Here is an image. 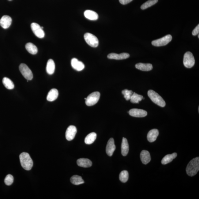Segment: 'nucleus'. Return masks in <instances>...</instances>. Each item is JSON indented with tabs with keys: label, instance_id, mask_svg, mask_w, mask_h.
I'll list each match as a JSON object with an SVG mask.
<instances>
[{
	"label": "nucleus",
	"instance_id": "423d86ee",
	"mask_svg": "<svg viewBox=\"0 0 199 199\" xmlns=\"http://www.w3.org/2000/svg\"><path fill=\"white\" fill-rule=\"evenodd\" d=\"M84 37L86 42L90 46L96 48L98 46L99 40L93 34L86 33L84 34Z\"/></svg>",
	"mask_w": 199,
	"mask_h": 199
},
{
	"label": "nucleus",
	"instance_id": "f03ea898",
	"mask_svg": "<svg viewBox=\"0 0 199 199\" xmlns=\"http://www.w3.org/2000/svg\"><path fill=\"white\" fill-rule=\"evenodd\" d=\"M20 162L23 169L30 171L33 166V161L28 153L23 152L19 156Z\"/></svg>",
	"mask_w": 199,
	"mask_h": 199
},
{
	"label": "nucleus",
	"instance_id": "9d476101",
	"mask_svg": "<svg viewBox=\"0 0 199 199\" xmlns=\"http://www.w3.org/2000/svg\"><path fill=\"white\" fill-rule=\"evenodd\" d=\"M77 133V128L75 126H70L66 130V138L68 141H71L75 138Z\"/></svg>",
	"mask_w": 199,
	"mask_h": 199
},
{
	"label": "nucleus",
	"instance_id": "f8f14e48",
	"mask_svg": "<svg viewBox=\"0 0 199 199\" xmlns=\"http://www.w3.org/2000/svg\"><path fill=\"white\" fill-rule=\"evenodd\" d=\"M115 141L113 138H111L108 140L107 145L106 146V152L107 154L109 156H111L113 155L114 152L115 151Z\"/></svg>",
	"mask_w": 199,
	"mask_h": 199
},
{
	"label": "nucleus",
	"instance_id": "b1692460",
	"mask_svg": "<svg viewBox=\"0 0 199 199\" xmlns=\"http://www.w3.org/2000/svg\"><path fill=\"white\" fill-rule=\"evenodd\" d=\"M177 156V154L174 153L172 154H169L165 156L162 159L161 163L163 164H166L172 161L174 159L176 158Z\"/></svg>",
	"mask_w": 199,
	"mask_h": 199
},
{
	"label": "nucleus",
	"instance_id": "2f4dec72",
	"mask_svg": "<svg viewBox=\"0 0 199 199\" xmlns=\"http://www.w3.org/2000/svg\"><path fill=\"white\" fill-rule=\"evenodd\" d=\"M122 93L126 100H129L131 99V96L133 95V92L132 90L125 89L122 90Z\"/></svg>",
	"mask_w": 199,
	"mask_h": 199
},
{
	"label": "nucleus",
	"instance_id": "a211bd4d",
	"mask_svg": "<svg viewBox=\"0 0 199 199\" xmlns=\"http://www.w3.org/2000/svg\"><path fill=\"white\" fill-rule=\"evenodd\" d=\"M78 166L80 167L87 168L91 167L92 163L89 159L86 158H81L78 159L77 161Z\"/></svg>",
	"mask_w": 199,
	"mask_h": 199
},
{
	"label": "nucleus",
	"instance_id": "aec40b11",
	"mask_svg": "<svg viewBox=\"0 0 199 199\" xmlns=\"http://www.w3.org/2000/svg\"><path fill=\"white\" fill-rule=\"evenodd\" d=\"M135 67L137 69L144 71H149L152 69L153 66L151 64H144L139 63L135 65Z\"/></svg>",
	"mask_w": 199,
	"mask_h": 199
},
{
	"label": "nucleus",
	"instance_id": "6e6552de",
	"mask_svg": "<svg viewBox=\"0 0 199 199\" xmlns=\"http://www.w3.org/2000/svg\"><path fill=\"white\" fill-rule=\"evenodd\" d=\"M19 69L21 74L27 80H32L33 78V74L32 72L26 64H21L20 65Z\"/></svg>",
	"mask_w": 199,
	"mask_h": 199
},
{
	"label": "nucleus",
	"instance_id": "f704fd0d",
	"mask_svg": "<svg viewBox=\"0 0 199 199\" xmlns=\"http://www.w3.org/2000/svg\"><path fill=\"white\" fill-rule=\"evenodd\" d=\"M119 1L121 4L125 5L131 2L133 0H119Z\"/></svg>",
	"mask_w": 199,
	"mask_h": 199
},
{
	"label": "nucleus",
	"instance_id": "393cba45",
	"mask_svg": "<svg viewBox=\"0 0 199 199\" xmlns=\"http://www.w3.org/2000/svg\"><path fill=\"white\" fill-rule=\"evenodd\" d=\"M26 48L28 51L32 55H35L38 52V49L35 45L31 43H28L26 45Z\"/></svg>",
	"mask_w": 199,
	"mask_h": 199
},
{
	"label": "nucleus",
	"instance_id": "c756f323",
	"mask_svg": "<svg viewBox=\"0 0 199 199\" xmlns=\"http://www.w3.org/2000/svg\"><path fill=\"white\" fill-rule=\"evenodd\" d=\"M129 178V174L127 171H122L120 173L119 175V180L123 183H125L127 182Z\"/></svg>",
	"mask_w": 199,
	"mask_h": 199
},
{
	"label": "nucleus",
	"instance_id": "e433bc0d",
	"mask_svg": "<svg viewBox=\"0 0 199 199\" xmlns=\"http://www.w3.org/2000/svg\"><path fill=\"white\" fill-rule=\"evenodd\" d=\"M9 1H11V0H9Z\"/></svg>",
	"mask_w": 199,
	"mask_h": 199
},
{
	"label": "nucleus",
	"instance_id": "1a4fd4ad",
	"mask_svg": "<svg viewBox=\"0 0 199 199\" xmlns=\"http://www.w3.org/2000/svg\"><path fill=\"white\" fill-rule=\"evenodd\" d=\"M32 30L36 37L42 39L45 36V33L43 29L39 25L35 23H32L31 25Z\"/></svg>",
	"mask_w": 199,
	"mask_h": 199
},
{
	"label": "nucleus",
	"instance_id": "6ab92c4d",
	"mask_svg": "<svg viewBox=\"0 0 199 199\" xmlns=\"http://www.w3.org/2000/svg\"><path fill=\"white\" fill-rule=\"evenodd\" d=\"M58 92L56 88L51 90L47 96V99L49 102H53L57 99L58 96Z\"/></svg>",
	"mask_w": 199,
	"mask_h": 199
},
{
	"label": "nucleus",
	"instance_id": "c85d7f7f",
	"mask_svg": "<svg viewBox=\"0 0 199 199\" xmlns=\"http://www.w3.org/2000/svg\"><path fill=\"white\" fill-rule=\"evenodd\" d=\"M143 99L142 96L139 95L135 93H134L131 96L130 100L133 103H138L139 102L141 101Z\"/></svg>",
	"mask_w": 199,
	"mask_h": 199
},
{
	"label": "nucleus",
	"instance_id": "2eb2a0df",
	"mask_svg": "<svg viewBox=\"0 0 199 199\" xmlns=\"http://www.w3.org/2000/svg\"><path fill=\"white\" fill-rule=\"evenodd\" d=\"M130 54L127 53H122L120 54L112 53L108 54L107 57L110 59L122 60L127 59L130 57Z\"/></svg>",
	"mask_w": 199,
	"mask_h": 199
},
{
	"label": "nucleus",
	"instance_id": "cd10ccee",
	"mask_svg": "<svg viewBox=\"0 0 199 199\" xmlns=\"http://www.w3.org/2000/svg\"><path fill=\"white\" fill-rule=\"evenodd\" d=\"M2 83L5 87L7 89L12 90L14 88V86L13 83L8 77L3 78L2 80Z\"/></svg>",
	"mask_w": 199,
	"mask_h": 199
},
{
	"label": "nucleus",
	"instance_id": "dca6fc26",
	"mask_svg": "<svg viewBox=\"0 0 199 199\" xmlns=\"http://www.w3.org/2000/svg\"><path fill=\"white\" fill-rule=\"evenodd\" d=\"M141 160L143 163L146 164L149 163L151 160V157L149 152L146 150H143L140 154Z\"/></svg>",
	"mask_w": 199,
	"mask_h": 199
},
{
	"label": "nucleus",
	"instance_id": "4468645a",
	"mask_svg": "<svg viewBox=\"0 0 199 199\" xmlns=\"http://www.w3.org/2000/svg\"><path fill=\"white\" fill-rule=\"evenodd\" d=\"M71 66L74 69L80 71L84 68V65L82 62L78 60L76 58H73L71 60Z\"/></svg>",
	"mask_w": 199,
	"mask_h": 199
},
{
	"label": "nucleus",
	"instance_id": "bb28decb",
	"mask_svg": "<svg viewBox=\"0 0 199 199\" xmlns=\"http://www.w3.org/2000/svg\"><path fill=\"white\" fill-rule=\"evenodd\" d=\"M70 182L72 184L75 185L84 184V182L82 177L77 175H74L72 176L70 178Z\"/></svg>",
	"mask_w": 199,
	"mask_h": 199
},
{
	"label": "nucleus",
	"instance_id": "a878e982",
	"mask_svg": "<svg viewBox=\"0 0 199 199\" xmlns=\"http://www.w3.org/2000/svg\"><path fill=\"white\" fill-rule=\"evenodd\" d=\"M97 137V134L95 133H92L88 134L84 139L85 144L90 145L93 144L95 142Z\"/></svg>",
	"mask_w": 199,
	"mask_h": 199
},
{
	"label": "nucleus",
	"instance_id": "f257e3e1",
	"mask_svg": "<svg viewBox=\"0 0 199 199\" xmlns=\"http://www.w3.org/2000/svg\"><path fill=\"white\" fill-rule=\"evenodd\" d=\"M199 170V157H197L191 160L186 167L187 174L190 176L196 175Z\"/></svg>",
	"mask_w": 199,
	"mask_h": 199
},
{
	"label": "nucleus",
	"instance_id": "4be33fe9",
	"mask_svg": "<svg viewBox=\"0 0 199 199\" xmlns=\"http://www.w3.org/2000/svg\"><path fill=\"white\" fill-rule=\"evenodd\" d=\"M122 153L124 156L127 155L129 150V144H128L127 139L125 137L122 139Z\"/></svg>",
	"mask_w": 199,
	"mask_h": 199
},
{
	"label": "nucleus",
	"instance_id": "72a5a7b5",
	"mask_svg": "<svg viewBox=\"0 0 199 199\" xmlns=\"http://www.w3.org/2000/svg\"><path fill=\"white\" fill-rule=\"evenodd\" d=\"M199 32V25L198 24L196 26L194 30H193L192 32V34L193 36H195L198 34Z\"/></svg>",
	"mask_w": 199,
	"mask_h": 199
},
{
	"label": "nucleus",
	"instance_id": "ddd939ff",
	"mask_svg": "<svg viewBox=\"0 0 199 199\" xmlns=\"http://www.w3.org/2000/svg\"><path fill=\"white\" fill-rule=\"evenodd\" d=\"M12 19L9 16L5 15L0 19V26L4 29L9 28L11 24Z\"/></svg>",
	"mask_w": 199,
	"mask_h": 199
},
{
	"label": "nucleus",
	"instance_id": "0eeeda50",
	"mask_svg": "<svg viewBox=\"0 0 199 199\" xmlns=\"http://www.w3.org/2000/svg\"><path fill=\"white\" fill-rule=\"evenodd\" d=\"M172 39V36L170 34L164 37L152 41V44L155 47H161L166 46L171 42Z\"/></svg>",
	"mask_w": 199,
	"mask_h": 199
},
{
	"label": "nucleus",
	"instance_id": "39448f33",
	"mask_svg": "<svg viewBox=\"0 0 199 199\" xmlns=\"http://www.w3.org/2000/svg\"><path fill=\"white\" fill-rule=\"evenodd\" d=\"M100 94L98 92H93L86 98L85 103L87 106H91L96 104L100 98Z\"/></svg>",
	"mask_w": 199,
	"mask_h": 199
},
{
	"label": "nucleus",
	"instance_id": "7c9ffc66",
	"mask_svg": "<svg viewBox=\"0 0 199 199\" xmlns=\"http://www.w3.org/2000/svg\"><path fill=\"white\" fill-rule=\"evenodd\" d=\"M158 0H149L145 3H144L141 6V9L142 10L146 9L149 8V7L153 6L158 2Z\"/></svg>",
	"mask_w": 199,
	"mask_h": 199
},
{
	"label": "nucleus",
	"instance_id": "f3484780",
	"mask_svg": "<svg viewBox=\"0 0 199 199\" xmlns=\"http://www.w3.org/2000/svg\"><path fill=\"white\" fill-rule=\"evenodd\" d=\"M159 134L158 130L154 129L149 132L147 135V139L150 142H153L156 140Z\"/></svg>",
	"mask_w": 199,
	"mask_h": 199
},
{
	"label": "nucleus",
	"instance_id": "c9c22d12",
	"mask_svg": "<svg viewBox=\"0 0 199 199\" xmlns=\"http://www.w3.org/2000/svg\"><path fill=\"white\" fill-rule=\"evenodd\" d=\"M198 38H199V34H198Z\"/></svg>",
	"mask_w": 199,
	"mask_h": 199
},
{
	"label": "nucleus",
	"instance_id": "20e7f679",
	"mask_svg": "<svg viewBox=\"0 0 199 199\" xmlns=\"http://www.w3.org/2000/svg\"><path fill=\"white\" fill-rule=\"evenodd\" d=\"M195 60L194 57L191 52L188 51L184 54L183 64L186 68H190L194 66Z\"/></svg>",
	"mask_w": 199,
	"mask_h": 199
},
{
	"label": "nucleus",
	"instance_id": "9b49d317",
	"mask_svg": "<svg viewBox=\"0 0 199 199\" xmlns=\"http://www.w3.org/2000/svg\"><path fill=\"white\" fill-rule=\"evenodd\" d=\"M129 113L131 116L135 117H144L147 115V112L145 110L137 108L130 110Z\"/></svg>",
	"mask_w": 199,
	"mask_h": 199
},
{
	"label": "nucleus",
	"instance_id": "7ed1b4c3",
	"mask_svg": "<svg viewBox=\"0 0 199 199\" xmlns=\"http://www.w3.org/2000/svg\"><path fill=\"white\" fill-rule=\"evenodd\" d=\"M148 96L151 100L157 105L163 107L166 106V102L160 96L153 90H150L148 92Z\"/></svg>",
	"mask_w": 199,
	"mask_h": 199
},
{
	"label": "nucleus",
	"instance_id": "412c9836",
	"mask_svg": "<svg viewBox=\"0 0 199 199\" xmlns=\"http://www.w3.org/2000/svg\"><path fill=\"white\" fill-rule=\"evenodd\" d=\"M84 16L87 19L91 21H96L99 17L97 13L91 10H86L84 12Z\"/></svg>",
	"mask_w": 199,
	"mask_h": 199
},
{
	"label": "nucleus",
	"instance_id": "473e14b6",
	"mask_svg": "<svg viewBox=\"0 0 199 199\" xmlns=\"http://www.w3.org/2000/svg\"><path fill=\"white\" fill-rule=\"evenodd\" d=\"M14 181V178L12 175H8L5 179L4 182L7 186L12 185Z\"/></svg>",
	"mask_w": 199,
	"mask_h": 199
},
{
	"label": "nucleus",
	"instance_id": "5701e85b",
	"mask_svg": "<svg viewBox=\"0 0 199 199\" xmlns=\"http://www.w3.org/2000/svg\"><path fill=\"white\" fill-rule=\"evenodd\" d=\"M55 70V64L53 60H48L46 66V71L47 73L50 75L54 73Z\"/></svg>",
	"mask_w": 199,
	"mask_h": 199
}]
</instances>
